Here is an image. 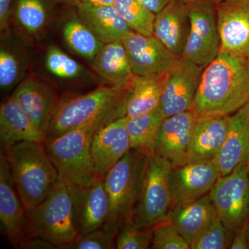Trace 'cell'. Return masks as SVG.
I'll return each instance as SVG.
<instances>
[{"label":"cell","instance_id":"cell-1","mask_svg":"<svg viewBox=\"0 0 249 249\" xmlns=\"http://www.w3.org/2000/svg\"><path fill=\"white\" fill-rule=\"evenodd\" d=\"M249 103V60L219 53L205 67L192 111L197 118L229 116Z\"/></svg>","mask_w":249,"mask_h":249},{"label":"cell","instance_id":"cell-2","mask_svg":"<svg viewBox=\"0 0 249 249\" xmlns=\"http://www.w3.org/2000/svg\"><path fill=\"white\" fill-rule=\"evenodd\" d=\"M124 116L126 111L119 109L59 137L46 139V150L58 171L59 179L76 187L91 182L96 177L91 153L93 137L104 124Z\"/></svg>","mask_w":249,"mask_h":249},{"label":"cell","instance_id":"cell-3","mask_svg":"<svg viewBox=\"0 0 249 249\" xmlns=\"http://www.w3.org/2000/svg\"><path fill=\"white\" fill-rule=\"evenodd\" d=\"M3 152L24 209H34L51 194L59 181L58 171L44 142H21Z\"/></svg>","mask_w":249,"mask_h":249},{"label":"cell","instance_id":"cell-4","mask_svg":"<svg viewBox=\"0 0 249 249\" xmlns=\"http://www.w3.org/2000/svg\"><path fill=\"white\" fill-rule=\"evenodd\" d=\"M77 188L59 179L45 200L26 211L25 237H40L58 249H66L74 242L80 236L75 218Z\"/></svg>","mask_w":249,"mask_h":249},{"label":"cell","instance_id":"cell-5","mask_svg":"<svg viewBox=\"0 0 249 249\" xmlns=\"http://www.w3.org/2000/svg\"><path fill=\"white\" fill-rule=\"evenodd\" d=\"M127 99V88L107 85L62 100L49 121L45 139L59 137L112 111H126Z\"/></svg>","mask_w":249,"mask_h":249},{"label":"cell","instance_id":"cell-6","mask_svg":"<svg viewBox=\"0 0 249 249\" xmlns=\"http://www.w3.org/2000/svg\"><path fill=\"white\" fill-rule=\"evenodd\" d=\"M171 167L155 154L143 155L133 215L140 227L153 228L169 217L173 207L168 183Z\"/></svg>","mask_w":249,"mask_h":249},{"label":"cell","instance_id":"cell-7","mask_svg":"<svg viewBox=\"0 0 249 249\" xmlns=\"http://www.w3.org/2000/svg\"><path fill=\"white\" fill-rule=\"evenodd\" d=\"M143 155L132 149L105 176L109 212L103 229L115 235L124 223L133 219Z\"/></svg>","mask_w":249,"mask_h":249},{"label":"cell","instance_id":"cell-8","mask_svg":"<svg viewBox=\"0 0 249 249\" xmlns=\"http://www.w3.org/2000/svg\"><path fill=\"white\" fill-rule=\"evenodd\" d=\"M218 217L236 232L249 219V175L247 162L220 176L209 192Z\"/></svg>","mask_w":249,"mask_h":249},{"label":"cell","instance_id":"cell-9","mask_svg":"<svg viewBox=\"0 0 249 249\" xmlns=\"http://www.w3.org/2000/svg\"><path fill=\"white\" fill-rule=\"evenodd\" d=\"M191 27L181 58L205 68L220 53L216 5L212 0H199L191 4Z\"/></svg>","mask_w":249,"mask_h":249},{"label":"cell","instance_id":"cell-10","mask_svg":"<svg viewBox=\"0 0 249 249\" xmlns=\"http://www.w3.org/2000/svg\"><path fill=\"white\" fill-rule=\"evenodd\" d=\"M220 177L213 160L187 162L172 166L168 183L173 206L207 196Z\"/></svg>","mask_w":249,"mask_h":249},{"label":"cell","instance_id":"cell-11","mask_svg":"<svg viewBox=\"0 0 249 249\" xmlns=\"http://www.w3.org/2000/svg\"><path fill=\"white\" fill-rule=\"evenodd\" d=\"M203 70L180 58L168 72L160 105L165 118L192 110Z\"/></svg>","mask_w":249,"mask_h":249},{"label":"cell","instance_id":"cell-12","mask_svg":"<svg viewBox=\"0 0 249 249\" xmlns=\"http://www.w3.org/2000/svg\"><path fill=\"white\" fill-rule=\"evenodd\" d=\"M220 53L249 60V0H228L216 5Z\"/></svg>","mask_w":249,"mask_h":249},{"label":"cell","instance_id":"cell-13","mask_svg":"<svg viewBox=\"0 0 249 249\" xmlns=\"http://www.w3.org/2000/svg\"><path fill=\"white\" fill-rule=\"evenodd\" d=\"M123 43L134 74L157 76L168 73L180 57L172 53L155 36H146L132 31Z\"/></svg>","mask_w":249,"mask_h":249},{"label":"cell","instance_id":"cell-14","mask_svg":"<svg viewBox=\"0 0 249 249\" xmlns=\"http://www.w3.org/2000/svg\"><path fill=\"white\" fill-rule=\"evenodd\" d=\"M127 121V116L114 119L104 124L95 134L91 153L96 176H106L132 150Z\"/></svg>","mask_w":249,"mask_h":249},{"label":"cell","instance_id":"cell-15","mask_svg":"<svg viewBox=\"0 0 249 249\" xmlns=\"http://www.w3.org/2000/svg\"><path fill=\"white\" fill-rule=\"evenodd\" d=\"M197 117L187 111L165 118L160 125L155 154L168 160L172 166L184 164Z\"/></svg>","mask_w":249,"mask_h":249},{"label":"cell","instance_id":"cell-16","mask_svg":"<svg viewBox=\"0 0 249 249\" xmlns=\"http://www.w3.org/2000/svg\"><path fill=\"white\" fill-rule=\"evenodd\" d=\"M105 177H95L86 186L78 187L75 201V218L80 235L103 229L109 212V201Z\"/></svg>","mask_w":249,"mask_h":249},{"label":"cell","instance_id":"cell-17","mask_svg":"<svg viewBox=\"0 0 249 249\" xmlns=\"http://www.w3.org/2000/svg\"><path fill=\"white\" fill-rule=\"evenodd\" d=\"M26 210L15 187L4 152L0 154V221L8 240L18 249L24 238Z\"/></svg>","mask_w":249,"mask_h":249},{"label":"cell","instance_id":"cell-18","mask_svg":"<svg viewBox=\"0 0 249 249\" xmlns=\"http://www.w3.org/2000/svg\"><path fill=\"white\" fill-rule=\"evenodd\" d=\"M249 157V103L228 116L225 141L213 160L220 176L231 173Z\"/></svg>","mask_w":249,"mask_h":249},{"label":"cell","instance_id":"cell-19","mask_svg":"<svg viewBox=\"0 0 249 249\" xmlns=\"http://www.w3.org/2000/svg\"><path fill=\"white\" fill-rule=\"evenodd\" d=\"M190 6L181 0H173L156 15L154 36L180 58L189 35Z\"/></svg>","mask_w":249,"mask_h":249},{"label":"cell","instance_id":"cell-20","mask_svg":"<svg viewBox=\"0 0 249 249\" xmlns=\"http://www.w3.org/2000/svg\"><path fill=\"white\" fill-rule=\"evenodd\" d=\"M13 95L45 136L49 121L59 103L55 91L40 80L28 78L18 85Z\"/></svg>","mask_w":249,"mask_h":249},{"label":"cell","instance_id":"cell-21","mask_svg":"<svg viewBox=\"0 0 249 249\" xmlns=\"http://www.w3.org/2000/svg\"><path fill=\"white\" fill-rule=\"evenodd\" d=\"M45 136L27 115L14 95L0 106V141L6 150L21 142H45Z\"/></svg>","mask_w":249,"mask_h":249},{"label":"cell","instance_id":"cell-22","mask_svg":"<svg viewBox=\"0 0 249 249\" xmlns=\"http://www.w3.org/2000/svg\"><path fill=\"white\" fill-rule=\"evenodd\" d=\"M229 116L197 118L187 162L213 160L222 148Z\"/></svg>","mask_w":249,"mask_h":249},{"label":"cell","instance_id":"cell-23","mask_svg":"<svg viewBox=\"0 0 249 249\" xmlns=\"http://www.w3.org/2000/svg\"><path fill=\"white\" fill-rule=\"evenodd\" d=\"M80 19L104 44L123 42L132 31L114 6H96L79 3Z\"/></svg>","mask_w":249,"mask_h":249},{"label":"cell","instance_id":"cell-24","mask_svg":"<svg viewBox=\"0 0 249 249\" xmlns=\"http://www.w3.org/2000/svg\"><path fill=\"white\" fill-rule=\"evenodd\" d=\"M217 217L208 195L195 201L175 205L169 215L190 246Z\"/></svg>","mask_w":249,"mask_h":249},{"label":"cell","instance_id":"cell-25","mask_svg":"<svg viewBox=\"0 0 249 249\" xmlns=\"http://www.w3.org/2000/svg\"><path fill=\"white\" fill-rule=\"evenodd\" d=\"M91 62L93 70L107 85L128 88L134 73L123 42L105 44Z\"/></svg>","mask_w":249,"mask_h":249},{"label":"cell","instance_id":"cell-26","mask_svg":"<svg viewBox=\"0 0 249 249\" xmlns=\"http://www.w3.org/2000/svg\"><path fill=\"white\" fill-rule=\"evenodd\" d=\"M167 73L148 76L134 74L127 88V117L149 112L160 107Z\"/></svg>","mask_w":249,"mask_h":249},{"label":"cell","instance_id":"cell-27","mask_svg":"<svg viewBox=\"0 0 249 249\" xmlns=\"http://www.w3.org/2000/svg\"><path fill=\"white\" fill-rule=\"evenodd\" d=\"M164 119L160 107L149 112L127 117L126 125L132 149L145 155L155 154L159 132Z\"/></svg>","mask_w":249,"mask_h":249},{"label":"cell","instance_id":"cell-28","mask_svg":"<svg viewBox=\"0 0 249 249\" xmlns=\"http://www.w3.org/2000/svg\"><path fill=\"white\" fill-rule=\"evenodd\" d=\"M65 43L75 53L92 60L105 44L95 36L78 14L67 19L62 27Z\"/></svg>","mask_w":249,"mask_h":249},{"label":"cell","instance_id":"cell-29","mask_svg":"<svg viewBox=\"0 0 249 249\" xmlns=\"http://www.w3.org/2000/svg\"><path fill=\"white\" fill-rule=\"evenodd\" d=\"M114 6L131 30L143 36H154L157 14L137 0H115Z\"/></svg>","mask_w":249,"mask_h":249},{"label":"cell","instance_id":"cell-30","mask_svg":"<svg viewBox=\"0 0 249 249\" xmlns=\"http://www.w3.org/2000/svg\"><path fill=\"white\" fill-rule=\"evenodd\" d=\"M16 16L18 23L31 35L43 30L48 19L45 0H18Z\"/></svg>","mask_w":249,"mask_h":249},{"label":"cell","instance_id":"cell-31","mask_svg":"<svg viewBox=\"0 0 249 249\" xmlns=\"http://www.w3.org/2000/svg\"><path fill=\"white\" fill-rule=\"evenodd\" d=\"M235 232L219 217L214 219L197 238L191 244V249H230Z\"/></svg>","mask_w":249,"mask_h":249},{"label":"cell","instance_id":"cell-32","mask_svg":"<svg viewBox=\"0 0 249 249\" xmlns=\"http://www.w3.org/2000/svg\"><path fill=\"white\" fill-rule=\"evenodd\" d=\"M152 238L153 228L140 227L134 219H131L124 223L116 234V249H150Z\"/></svg>","mask_w":249,"mask_h":249},{"label":"cell","instance_id":"cell-33","mask_svg":"<svg viewBox=\"0 0 249 249\" xmlns=\"http://www.w3.org/2000/svg\"><path fill=\"white\" fill-rule=\"evenodd\" d=\"M45 65L52 74L63 79L77 78L84 71L83 67L76 60L53 45L47 49Z\"/></svg>","mask_w":249,"mask_h":249},{"label":"cell","instance_id":"cell-34","mask_svg":"<svg viewBox=\"0 0 249 249\" xmlns=\"http://www.w3.org/2000/svg\"><path fill=\"white\" fill-rule=\"evenodd\" d=\"M152 249H191L188 242L169 217L153 227Z\"/></svg>","mask_w":249,"mask_h":249},{"label":"cell","instance_id":"cell-35","mask_svg":"<svg viewBox=\"0 0 249 249\" xmlns=\"http://www.w3.org/2000/svg\"><path fill=\"white\" fill-rule=\"evenodd\" d=\"M24 68L18 54L6 47L0 50V87L1 91L11 89L24 74Z\"/></svg>","mask_w":249,"mask_h":249},{"label":"cell","instance_id":"cell-36","mask_svg":"<svg viewBox=\"0 0 249 249\" xmlns=\"http://www.w3.org/2000/svg\"><path fill=\"white\" fill-rule=\"evenodd\" d=\"M116 235L104 229L80 235L66 249H116Z\"/></svg>","mask_w":249,"mask_h":249},{"label":"cell","instance_id":"cell-37","mask_svg":"<svg viewBox=\"0 0 249 249\" xmlns=\"http://www.w3.org/2000/svg\"><path fill=\"white\" fill-rule=\"evenodd\" d=\"M12 0H0V34L1 40L6 38L10 31Z\"/></svg>","mask_w":249,"mask_h":249},{"label":"cell","instance_id":"cell-38","mask_svg":"<svg viewBox=\"0 0 249 249\" xmlns=\"http://www.w3.org/2000/svg\"><path fill=\"white\" fill-rule=\"evenodd\" d=\"M18 249H58L49 241L37 237H26L19 244Z\"/></svg>","mask_w":249,"mask_h":249},{"label":"cell","instance_id":"cell-39","mask_svg":"<svg viewBox=\"0 0 249 249\" xmlns=\"http://www.w3.org/2000/svg\"><path fill=\"white\" fill-rule=\"evenodd\" d=\"M247 224L248 222L235 232L231 245V249H249L248 239L247 235Z\"/></svg>","mask_w":249,"mask_h":249},{"label":"cell","instance_id":"cell-40","mask_svg":"<svg viewBox=\"0 0 249 249\" xmlns=\"http://www.w3.org/2000/svg\"><path fill=\"white\" fill-rule=\"evenodd\" d=\"M147 9L157 14L173 0H137Z\"/></svg>","mask_w":249,"mask_h":249},{"label":"cell","instance_id":"cell-41","mask_svg":"<svg viewBox=\"0 0 249 249\" xmlns=\"http://www.w3.org/2000/svg\"><path fill=\"white\" fill-rule=\"evenodd\" d=\"M79 3L96 6H114L115 0H78Z\"/></svg>","mask_w":249,"mask_h":249},{"label":"cell","instance_id":"cell-42","mask_svg":"<svg viewBox=\"0 0 249 249\" xmlns=\"http://www.w3.org/2000/svg\"><path fill=\"white\" fill-rule=\"evenodd\" d=\"M52 1H55V2L58 3V4L74 6V7L76 8L78 4H79V1H78V0H52Z\"/></svg>","mask_w":249,"mask_h":249},{"label":"cell","instance_id":"cell-43","mask_svg":"<svg viewBox=\"0 0 249 249\" xmlns=\"http://www.w3.org/2000/svg\"><path fill=\"white\" fill-rule=\"evenodd\" d=\"M181 1H184L187 4H193V3L196 2V1H199V0H181Z\"/></svg>","mask_w":249,"mask_h":249},{"label":"cell","instance_id":"cell-44","mask_svg":"<svg viewBox=\"0 0 249 249\" xmlns=\"http://www.w3.org/2000/svg\"><path fill=\"white\" fill-rule=\"evenodd\" d=\"M214 4L215 5L220 4V3L224 2V1H228V0H212Z\"/></svg>","mask_w":249,"mask_h":249},{"label":"cell","instance_id":"cell-45","mask_svg":"<svg viewBox=\"0 0 249 249\" xmlns=\"http://www.w3.org/2000/svg\"><path fill=\"white\" fill-rule=\"evenodd\" d=\"M247 239H248L249 249V221H248V224H247Z\"/></svg>","mask_w":249,"mask_h":249},{"label":"cell","instance_id":"cell-46","mask_svg":"<svg viewBox=\"0 0 249 249\" xmlns=\"http://www.w3.org/2000/svg\"><path fill=\"white\" fill-rule=\"evenodd\" d=\"M247 167H248L249 175V157L248 160H247Z\"/></svg>","mask_w":249,"mask_h":249}]
</instances>
